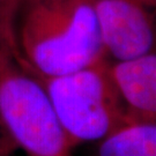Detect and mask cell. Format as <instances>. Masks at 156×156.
<instances>
[{"label": "cell", "mask_w": 156, "mask_h": 156, "mask_svg": "<svg viewBox=\"0 0 156 156\" xmlns=\"http://www.w3.org/2000/svg\"><path fill=\"white\" fill-rule=\"evenodd\" d=\"M11 53V52H9ZM7 56V55H6ZM5 56V57H6ZM4 57V58H5ZM2 58V59H4ZM0 59V62L2 60ZM15 151H17L15 144L11 140L8 136V134L6 133L5 128L2 126V124L0 122V156H11Z\"/></svg>", "instance_id": "52a82bcc"}, {"label": "cell", "mask_w": 156, "mask_h": 156, "mask_svg": "<svg viewBox=\"0 0 156 156\" xmlns=\"http://www.w3.org/2000/svg\"><path fill=\"white\" fill-rule=\"evenodd\" d=\"M0 33L17 64L38 78L106 58L91 0H6Z\"/></svg>", "instance_id": "6da1fadb"}, {"label": "cell", "mask_w": 156, "mask_h": 156, "mask_svg": "<svg viewBox=\"0 0 156 156\" xmlns=\"http://www.w3.org/2000/svg\"><path fill=\"white\" fill-rule=\"evenodd\" d=\"M9 53V50H8V48H7V45H6L5 41L4 38L1 37V35H0V59H2L6 55H8Z\"/></svg>", "instance_id": "ba28073f"}, {"label": "cell", "mask_w": 156, "mask_h": 156, "mask_svg": "<svg viewBox=\"0 0 156 156\" xmlns=\"http://www.w3.org/2000/svg\"><path fill=\"white\" fill-rule=\"evenodd\" d=\"M138 1H140V2H144V4H146V5L151 6V7H154V8H156V0H138Z\"/></svg>", "instance_id": "30bf717a"}, {"label": "cell", "mask_w": 156, "mask_h": 156, "mask_svg": "<svg viewBox=\"0 0 156 156\" xmlns=\"http://www.w3.org/2000/svg\"><path fill=\"white\" fill-rule=\"evenodd\" d=\"M96 156H156V124H126L97 142Z\"/></svg>", "instance_id": "8992f818"}, {"label": "cell", "mask_w": 156, "mask_h": 156, "mask_svg": "<svg viewBox=\"0 0 156 156\" xmlns=\"http://www.w3.org/2000/svg\"><path fill=\"white\" fill-rule=\"evenodd\" d=\"M38 79L72 148L100 142L127 124L109 59L64 75Z\"/></svg>", "instance_id": "7a4b0ae2"}, {"label": "cell", "mask_w": 156, "mask_h": 156, "mask_svg": "<svg viewBox=\"0 0 156 156\" xmlns=\"http://www.w3.org/2000/svg\"><path fill=\"white\" fill-rule=\"evenodd\" d=\"M0 122L27 156H72L43 83L11 53L0 62Z\"/></svg>", "instance_id": "3957f363"}, {"label": "cell", "mask_w": 156, "mask_h": 156, "mask_svg": "<svg viewBox=\"0 0 156 156\" xmlns=\"http://www.w3.org/2000/svg\"><path fill=\"white\" fill-rule=\"evenodd\" d=\"M109 69L123 98L127 124H156V50L131 60H109Z\"/></svg>", "instance_id": "5b68a950"}, {"label": "cell", "mask_w": 156, "mask_h": 156, "mask_svg": "<svg viewBox=\"0 0 156 156\" xmlns=\"http://www.w3.org/2000/svg\"><path fill=\"white\" fill-rule=\"evenodd\" d=\"M6 0H0V29H1V22H2V15H4V9H5ZM1 35V33H0ZM2 37V36H1Z\"/></svg>", "instance_id": "9c48e42d"}, {"label": "cell", "mask_w": 156, "mask_h": 156, "mask_svg": "<svg viewBox=\"0 0 156 156\" xmlns=\"http://www.w3.org/2000/svg\"><path fill=\"white\" fill-rule=\"evenodd\" d=\"M101 42L110 62L156 50V8L138 0H91Z\"/></svg>", "instance_id": "277c9868"}]
</instances>
